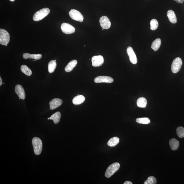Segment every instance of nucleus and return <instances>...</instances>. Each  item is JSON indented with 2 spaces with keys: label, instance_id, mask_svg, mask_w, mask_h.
Masks as SVG:
<instances>
[{
  "label": "nucleus",
  "instance_id": "nucleus-3",
  "mask_svg": "<svg viewBox=\"0 0 184 184\" xmlns=\"http://www.w3.org/2000/svg\"><path fill=\"white\" fill-rule=\"evenodd\" d=\"M120 167V165L116 162L112 164L108 168L105 173V176L106 178H109L118 171Z\"/></svg>",
  "mask_w": 184,
  "mask_h": 184
},
{
  "label": "nucleus",
  "instance_id": "nucleus-27",
  "mask_svg": "<svg viewBox=\"0 0 184 184\" xmlns=\"http://www.w3.org/2000/svg\"><path fill=\"white\" fill-rule=\"evenodd\" d=\"M156 179L153 176L149 177L144 183V184H156L157 183Z\"/></svg>",
  "mask_w": 184,
  "mask_h": 184
},
{
  "label": "nucleus",
  "instance_id": "nucleus-15",
  "mask_svg": "<svg viewBox=\"0 0 184 184\" xmlns=\"http://www.w3.org/2000/svg\"><path fill=\"white\" fill-rule=\"evenodd\" d=\"M42 55L41 54H31L29 53H24L23 54V58L25 59H33L35 60H39L41 58Z\"/></svg>",
  "mask_w": 184,
  "mask_h": 184
},
{
  "label": "nucleus",
  "instance_id": "nucleus-6",
  "mask_svg": "<svg viewBox=\"0 0 184 184\" xmlns=\"http://www.w3.org/2000/svg\"><path fill=\"white\" fill-rule=\"evenodd\" d=\"M69 15L72 19L80 22H83L84 17L80 12L75 9H71L69 12Z\"/></svg>",
  "mask_w": 184,
  "mask_h": 184
},
{
  "label": "nucleus",
  "instance_id": "nucleus-8",
  "mask_svg": "<svg viewBox=\"0 0 184 184\" xmlns=\"http://www.w3.org/2000/svg\"><path fill=\"white\" fill-rule=\"evenodd\" d=\"M99 22L101 27L104 29H108L111 27V22L108 17L106 16L102 17L100 19Z\"/></svg>",
  "mask_w": 184,
  "mask_h": 184
},
{
  "label": "nucleus",
  "instance_id": "nucleus-11",
  "mask_svg": "<svg viewBox=\"0 0 184 184\" xmlns=\"http://www.w3.org/2000/svg\"><path fill=\"white\" fill-rule=\"evenodd\" d=\"M127 51L130 62L133 64H136L138 62V59L133 48L130 46L128 47Z\"/></svg>",
  "mask_w": 184,
  "mask_h": 184
},
{
  "label": "nucleus",
  "instance_id": "nucleus-26",
  "mask_svg": "<svg viewBox=\"0 0 184 184\" xmlns=\"http://www.w3.org/2000/svg\"><path fill=\"white\" fill-rule=\"evenodd\" d=\"M136 121L138 124H149L150 122L149 119L146 117L138 118L136 119Z\"/></svg>",
  "mask_w": 184,
  "mask_h": 184
},
{
  "label": "nucleus",
  "instance_id": "nucleus-22",
  "mask_svg": "<svg viewBox=\"0 0 184 184\" xmlns=\"http://www.w3.org/2000/svg\"><path fill=\"white\" fill-rule=\"evenodd\" d=\"M119 142H120L119 138L117 137H115L110 138L108 142V145L110 147H115L118 144Z\"/></svg>",
  "mask_w": 184,
  "mask_h": 184
},
{
  "label": "nucleus",
  "instance_id": "nucleus-7",
  "mask_svg": "<svg viewBox=\"0 0 184 184\" xmlns=\"http://www.w3.org/2000/svg\"><path fill=\"white\" fill-rule=\"evenodd\" d=\"M61 29L62 32L66 34H70L75 32V28L71 25L67 23L61 24Z\"/></svg>",
  "mask_w": 184,
  "mask_h": 184
},
{
  "label": "nucleus",
  "instance_id": "nucleus-25",
  "mask_svg": "<svg viewBox=\"0 0 184 184\" xmlns=\"http://www.w3.org/2000/svg\"><path fill=\"white\" fill-rule=\"evenodd\" d=\"M150 29L152 31L155 30L159 26L158 22L155 19H152L150 22Z\"/></svg>",
  "mask_w": 184,
  "mask_h": 184
},
{
  "label": "nucleus",
  "instance_id": "nucleus-23",
  "mask_svg": "<svg viewBox=\"0 0 184 184\" xmlns=\"http://www.w3.org/2000/svg\"><path fill=\"white\" fill-rule=\"evenodd\" d=\"M21 71L27 76H30L32 74V71L25 65H22L21 67Z\"/></svg>",
  "mask_w": 184,
  "mask_h": 184
},
{
  "label": "nucleus",
  "instance_id": "nucleus-32",
  "mask_svg": "<svg viewBox=\"0 0 184 184\" xmlns=\"http://www.w3.org/2000/svg\"><path fill=\"white\" fill-rule=\"evenodd\" d=\"M10 1H15V0H10Z\"/></svg>",
  "mask_w": 184,
  "mask_h": 184
},
{
  "label": "nucleus",
  "instance_id": "nucleus-29",
  "mask_svg": "<svg viewBox=\"0 0 184 184\" xmlns=\"http://www.w3.org/2000/svg\"><path fill=\"white\" fill-rule=\"evenodd\" d=\"M173 1H176L177 3H183L184 1V0H173Z\"/></svg>",
  "mask_w": 184,
  "mask_h": 184
},
{
  "label": "nucleus",
  "instance_id": "nucleus-33",
  "mask_svg": "<svg viewBox=\"0 0 184 184\" xmlns=\"http://www.w3.org/2000/svg\"><path fill=\"white\" fill-rule=\"evenodd\" d=\"M104 30V29H102V31H103V30Z\"/></svg>",
  "mask_w": 184,
  "mask_h": 184
},
{
  "label": "nucleus",
  "instance_id": "nucleus-28",
  "mask_svg": "<svg viewBox=\"0 0 184 184\" xmlns=\"http://www.w3.org/2000/svg\"><path fill=\"white\" fill-rule=\"evenodd\" d=\"M176 132L179 137L184 138V128L183 127H179L177 128Z\"/></svg>",
  "mask_w": 184,
  "mask_h": 184
},
{
  "label": "nucleus",
  "instance_id": "nucleus-21",
  "mask_svg": "<svg viewBox=\"0 0 184 184\" xmlns=\"http://www.w3.org/2000/svg\"><path fill=\"white\" fill-rule=\"evenodd\" d=\"M147 104V101L145 98H139L137 101V105L139 108H145Z\"/></svg>",
  "mask_w": 184,
  "mask_h": 184
},
{
  "label": "nucleus",
  "instance_id": "nucleus-34",
  "mask_svg": "<svg viewBox=\"0 0 184 184\" xmlns=\"http://www.w3.org/2000/svg\"><path fill=\"white\" fill-rule=\"evenodd\" d=\"M48 120H50V118H48Z\"/></svg>",
  "mask_w": 184,
  "mask_h": 184
},
{
  "label": "nucleus",
  "instance_id": "nucleus-35",
  "mask_svg": "<svg viewBox=\"0 0 184 184\" xmlns=\"http://www.w3.org/2000/svg\"><path fill=\"white\" fill-rule=\"evenodd\" d=\"M54 61H56V60H54Z\"/></svg>",
  "mask_w": 184,
  "mask_h": 184
},
{
  "label": "nucleus",
  "instance_id": "nucleus-1",
  "mask_svg": "<svg viewBox=\"0 0 184 184\" xmlns=\"http://www.w3.org/2000/svg\"><path fill=\"white\" fill-rule=\"evenodd\" d=\"M32 144L35 154L39 155L41 153L43 150V143L41 139L37 137H34L32 139Z\"/></svg>",
  "mask_w": 184,
  "mask_h": 184
},
{
  "label": "nucleus",
  "instance_id": "nucleus-12",
  "mask_svg": "<svg viewBox=\"0 0 184 184\" xmlns=\"http://www.w3.org/2000/svg\"><path fill=\"white\" fill-rule=\"evenodd\" d=\"M15 91L18 97L21 99L24 100L26 97L25 92L23 88L20 85H17L15 86Z\"/></svg>",
  "mask_w": 184,
  "mask_h": 184
},
{
  "label": "nucleus",
  "instance_id": "nucleus-4",
  "mask_svg": "<svg viewBox=\"0 0 184 184\" xmlns=\"http://www.w3.org/2000/svg\"><path fill=\"white\" fill-rule=\"evenodd\" d=\"M10 40L9 33L6 30L0 29V43L5 46H7Z\"/></svg>",
  "mask_w": 184,
  "mask_h": 184
},
{
  "label": "nucleus",
  "instance_id": "nucleus-10",
  "mask_svg": "<svg viewBox=\"0 0 184 184\" xmlns=\"http://www.w3.org/2000/svg\"><path fill=\"white\" fill-rule=\"evenodd\" d=\"M114 79L110 76H98L94 79V82L96 83H111L114 82Z\"/></svg>",
  "mask_w": 184,
  "mask_h": 184
},
{
  "label": "nucleus",
  "instance_id": "nucleus-20",
  "mask_svg": "<svg viewBox=\"0 0 184 184\" xmlns=\"http://www.w3.org/2000/svg\"><path fill=\"white\" fill-rule=\"evenodd\" d=\"M61 118V113L60 112H57L53 114L50 118V120L53 121L54 123L57 124L60 122Z\"/></svg>",
  "mask_w": 184,
  "mask_h": 184
},
{
  "label": "nucleus",
  "instance_id": "nucleus-17",
  "mask_svg": "<svg viewBox=\"0 0 184 184\" xmlns=\"http://www.w3.org/2000/svg\"><path fill=\"white\" fill-rule=\"evenodd\" d=\"M169 143L171 149L173 150H177L179 147V142L175 138H172L170 140Z\"/></svg>",
  "mask_w": 184,
  "mask_h": 184
},
{
  "label": "nucleus",
  "instance_id": "nucleus-19",
  "mask_svg": "<svg viewBox=\"0 0 184 184\" xmlns=\"http://www.w3.org/2000/svg\"><path fill=\"white\" fill-rule=\"evenodd\" d=\"M161 41L160 39L157 38L152 42L151 45V48L155 51H156L160 48Z\"/></svg>",
  "mask_w": 184,
  "mask_h": 184
},
{
  "label": "nucleus",
  "instance_id": "nucleus-18",
  "mask_svg": "<svg viewBox=\"0 0 184 184\" xmlns=\"http://www.w3.org/2000/svg\"><path fill=\"white\" fill-rule=\"evenodd\" d=\"M85 98L83 95H78L73 98L72 102L75 105H79L84 102Z\"/></svg>",
  "mask_w": 184,
  "mask_h": 184
},
{
  "label": "nucleus",
  "instance_id": "nucleus-31",
  "mask_svg": "<svg viewBox=\"0 0 184 184\" xmlns=\"http://www.w3.org/2000/svg\"><path fill=\"white\" fill-rule=\"evenodd\" d=\"M3 81L2 80L1 78V77H0V86H1L2 85Z\"/></svg>",
  "mask_w": 184,
  "mask_h": 184
},
{
  "label": "nucleus",
  "instance_id": "nucleus-30",
  "mask_svg": "<svg viewBox=\"0 0 184 184\" xmlns=\"http://www.w3.org/2000/svg\"><path fill=\"white\" fill-rule=\"evenodd\" d=\"M124 184H132V183L131 182L129 181H126L124 183Z\"/></svg>",
  "mask_w": 184,
  "mask_h": 184
},
{
  "label": "nucleus",
  "instance_id": "nucleus-5",
  "mask_svg": "<svg viewBox=\"0 0 184 184\" xmlns=\"http://www.w3.org/2000/svg\"><path fill=\"white\" fill-rule=\"evenodd\" d=\"M183 62L179 57H177L173 60L171 66V70L173 73H176L179 71L181 67Z\"/></svg>",
  "mask_w": 184,
  "mask_h": 184
},
{
  "label": "nucleus",
  "instance_id": "nucleus-16",
  "mask_svg": "<svg viewBox=\"0 0 184 184\" xmlns=\"http://www.w3.org/2000/svg\"><path fill=\"white\" fill-rule=\"evenodd\" d=\"M77 63L78 61L76 60H73L70 61L65 68V71L67 72L71 71L76 66Z\"/></svg>",
  "mask_w": 184,
  "mask_h": 184
},
{
  "label": "nucleus",
  "instance_id": "nucleus-24",
  "mask_svg": "<svg viewBox=\"0 0 184 184\" xmlns=\"http://www.w3.org/2000/svg\"><path fill=\"white\" fill-rule=\"evenodd\" d=\"M57 64L56 61L52 60L49 62L48 64V71L50 73H53L56 67Z\"/></svg>",
  "mask_w": 184,
  "mask_h": 184
},
{
  "label": "nucleus",
  "instance_id": "nucleus-13",
  "mask_svg": "<svg viewBox=\"0 0 184 184\" xmlns=\"http://www.w3.org/2000/svg\"><path fill=\"white\" fill-rule=\"evenodd\" d=\"M62 103V100L58 98L52 99L50 102V109L51 110H55L61 106Z\"/></svg>",
  "mask_w": 184,
  "mask_h": 184
},
{
  "label": "nucleus",
  "instance_id": "nucleus-2",
  "mask_svg": "<svg viewBox=\"0 0 184 184\" xmlns=\"http://www.w3.org/2000/svg\"><path fill=\"white\" fill-rule=\"evenodd\" d=\"M50 10L47 8H44L36 12L33 16V19L35 21H38L47 16L50 12Z\"/></svg>",
  "mask_w": 184,
  "mask_h": 184
},
{
  "label": "nucleus",
  "instance_id": "nucleus-14",
  "mask_svg": "<svg viewBox=\"0 0 184 184\" xmlns=\"http://www.w3.org/2000/svg\"><path fill=\"white\" fill-rule=\"evenodd\" d=\"M167 16L169 21L173 24H176L177 20L175 12L173 10H169L167 12Z\"/></svg>",
  "mask_w": 184,
  "mask_h": 184
},
{
  "label": "nucleus",
  "instance_id": "nucleus-9",
  "mask_svg": "<svg viewBox=\"0 0 184 184\" xmlns=\"http://www.w3.org/2000/svg\"><path fill=\"white\" fill-rule=\"evenodd\" d=\"M92 65L94 67H99L104 63V58L102 56H95L92 58Z\"/></svg>",
  "mask_w": 184,
  "mask_h": 184
}]
</instances>
